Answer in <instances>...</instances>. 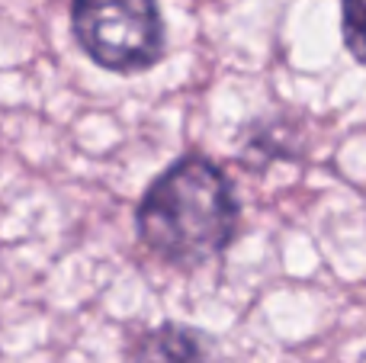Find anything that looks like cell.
Here are the masks:
<instances>
[{"label": "cell", "instance_id": "1", "mask_svg": "<svg viewBox=\"0 0 366 363\" xmlns=\"http://www.w3.org/2000/svg\"><path fill=\"white\" fill-rule=\"evenodd\" d=\"M135 219L154 254L189 267L228 248L238 229V199L222 167L189 154L148 187Z\"/></svg>", "mask_w": 366, "mask_h": 363}, {"label": "cell", "instance_id": "2", "mask_svg": "<svg viewBox=\"0 0 366 363\" xmlns=\"http://www.w3.org/2000/svg\"><path fill=\"white\" fill-rule=\"evenodd\" d=\"M71 26L81 49L119 74L145 71L164 55V19L154 0H71Z\"/></svg>", "mask_w": 366, "mask_h": 363}, {"label": "cell", "instance_id": "3", "mask_svg": "<svg viewBox=\"0 0 366 363\" xmlns=\"http://www.w3.org/2000/svg\"><path fill=\"white\" fill-rule=\"evenodd\" d=\"M135 363H215L206 334L183 325H161L139 344Z\"/></svg>", "mask_w": 366, "mask_h": 363}, {"label": "cell", "instance_id": "4", "mask_svg": "<svg viewBox=\"0 0 366 363\" xmlns=\"http://www.w3.org/2000/svg\"><path fill=\"white\" fill-rule=\"evenodd\" d=\"M344 45L366 68V0H341Z\"/></svg>", "mask_w": 366, "mask_h": 363}]
</instances>
